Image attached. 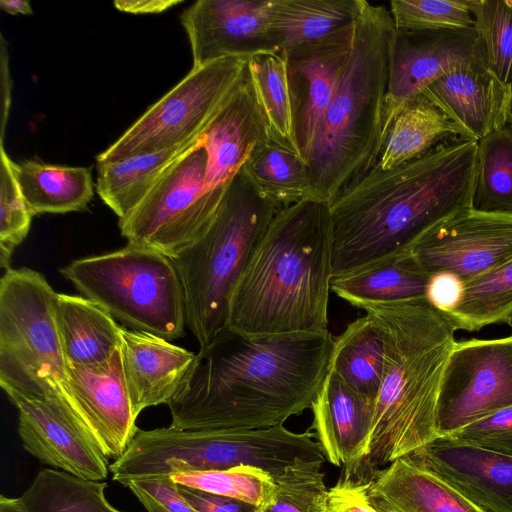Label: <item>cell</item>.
<instances>
[{
	"instance_id": "obj_1",
	"label": "cell",
	"mask_w": 512,
	"mask_h": 512,
	"mask_svg": "<svg viewBox=\"0 0 512 512\" xmlns=\"http://www.w3.org/2000/svg\"><path fill=\"white\" fill-rule=\"evenodd\" d=\"M330 331L249 335L227 328L200 347L168 402L181 430L266 428L311 408L327 375Z\"/></svg>"
},
{
	"instance_id": "obj_2",
	"label": "cell",
	"mask_w": 512,
	"mask_h": 512,
	"mask_svg": "<svg viewBox=\"0 0 512 512\" xmlns=\"http://www.w3.org/2000/svg\"><path fill=\"white\" fill-rule=\"evenodd\" d=\"M478 141L460 138L390 170L375 165L330 203L333 277L409 251L472 207Z\"/></svg>"
},
{
	"instance_id": "obj_3",
	"label": "cell",
	"mask_w": 512,
	"mask_h": 512,
	"mask_svg": "<svg viewBox=\"0 0 512 512\" xmlns=\"http://www.w3.org/2000/svg\"><path fill=\"white\" fill-rule=\"evenodd\" d=\"M363 310L383 333L384 371L366 444L343 476L368 482L384 466L439 437V393L457 329L427 298Z\"/></svg>"
},
{
	"instance_id": "obj_4",
	"label": "cell",
	"mask_w": 512,
	"mask_h": 512,
	"mask_svg": "<svg viewBox=\"0 0 512 512\" xmlns=\"http://www.w3.org/2000/svg\"><path fill=\"white\" fill-rule=\"evenodd\" d=\"M332 279L330 203L281 208L236 286L228 328L249 335L327 330Z\"/></svg>"
},
{
	"instance_id": "obj_5",
	"label": "cell",
	"mask_w": 512,
	"mask_h": 512,
	"mask_svg": "<svg viewBox=\"0 0 512 512\" xmlns=\"http://www.w3.org/2000/svg\"><path fill=\"white\" fill-rule=\"evenodd\" d=\"M395 29L384 5L362 0L352 51L307 162L317 201L331 203L379 160Z\"/></svg>"
},
{
	"instance_id": "obj_6",
	"label": "cell",
	"mask_w": 512,
	"mask_h": 512,
	"mask_svg": "<svg viewBox=\"0 0 512 512\" xmlns=\"http://www.w3.org/2000/svg\"><path fill=\"white\" fill-rule=\"evenodd\" d=\"M279 209L242 167L206 233L171 258L183 288L186 326L200 347L228 328L236 286Z\"/></svg>"
},
{
	"instance_id": "obj_7",
	"label": "cell",
	"mask_w": 512,
	"mask_h": 512,
	"mask_svg": "<svg viewBox=\"0 0 512 512\" xmlns=\"http://www.w3.org/2000/svg\"><path fill=\"white\" fill-rule=\"evenodd\" d=\"M314 437L310 431L292 432L283 424L256 429H139L124 454L110 464L109 471L122 485L143 476L242 465L275 477L299 461H325L321 444Z\"/></svg>"
},
{
	"instance_id": "obj_8",
	"label": "cell",
	"mask_w": 512,
	"mask_h": 512,
	"mask_svg": "<svg viewBox=\"0 0 512 512\" xmlns=\"http://www.w3.org/2000/svg\"><path fill=\"white\" fill-rule=\"evenodd\" d=\"M82 295L133 330L175 340L185 335L184 293L167 255L127 243L60 269Z\"/></svg>"
},
{
	"instance_id": "obj_9",
	"label": "cell",
	"mask_w": 512,
	"mask_h": 512,
	"mask_svg": "<svg viewBox=\"0 0 512 512\" xmlns=\"http://www.w3.org/2000/svg\"><path fill=\"white\" fill-rule=\"evenodd\" d=\"M58 295L42 273L27 267H10L1 277L0 386L8 398L60 400L67 405Z\"/></svg>"
},
{
	"instance_id": "obj_10",
	"label": "cell",
	"mask_w": 512,
	"mask_h": 512,
	"mask_svg": "<svg viewBox=\"0 0 512 512\" xmlns=\"http://www.w3.org/2000/svg\"><path fill=\"white\" fill-rule=\"evenodd\" d=\"M250 57H225L192 68L101 152L96 157L97 163L119 161L197 141L246 78Z\"/></svg>"
},
{
	"instance_id": "obj_11",
	"label": "cell",
	"mask_w": 512,
	"mask_h": 512,
	"mask_svg": "<svg viewBox=\"0 0 512 512\" xmlns=\"http://www.w3.org/2000/svg\"><path fill=\"white\" fill-rule=\"evenodd\" d=\"M207 152L197 143L176 159L118 226L127 243L170 258L202 237L224 196L206 189Z\"/></svg>"
},
{
	"instance_id": "obj_12",
	"label": "cell",
	"mask_w": 512,
	"mask_h": 512,
	"mask_svg": "<svg viewBox=\"0 0 512 512\" xmlns=\"http://www.w3.org/2000/svg\"><path fill=\"white\" fill-rule=\"evenodd\" d=\"M512 406V334L456 341L438 400L439 437Z\"/></svg>"
},
{
	"instance_id": "obj_13",
	"label": "cell",
	"mask_w": 512,
	"mask_h": 512,
	"mask_svg": "<svg viewBox=\"0 0 512 512\" xmlns=\"http://www.w3.org/2000/svg\"><path fill=\"white\" fill-rule=\"evenodd\" d=\"M487 64L475 28L415 31L395 29L390 51L382 139L398 113L437 79L473 64Z\"/></svg>"
},
{
	"instance_id": "obj_14",
	"label": "cell",
	"mask_w": 512,
	"mask_h": 512,
	"mask_svg": "<svg viewBox=\"0 0 512 512\" xmlns=\"http://www.w3.org/2000/svg\"><path fill=\"white\" fill-rule=\"evenodd\" d=\"M409 251L431 276L448 272L466 282L512 259V214L464 208L428 229Z\"/></svg>"
},
{
	"instance_id": "obj_15",
	"label": "cell",
	"mask_w": 512,
	"mask_h": 512,
	"mask_svg": "<svg viewBox=\"0 0 512 512\" xmlns=\"http://www.w3.org/2000/svg\"><path fill=\"white\" fill-rule=\"evenodd\" d=\"M65 398L92 443L117 460L139 430L130 402L120 348L105 363L67 364Z\"/></svg>"
},
{
	"instance_id": "obj_16",
	"label": "cell",
	"mask_w": 512,
	"mask_h": 512,
	"mask_svg": "<svg viewBox=\"0 0 512 512\" xmlns=\"http://www.w3.org/2000/svg\"><path fill=\"white\" fill-rule=\"evenodd\" d=\"M271 0H198L180 15L192 68L225 57L278 52L270 35Z\"/></svg>"
},
{
	"instance_id": "obj_17",
	"label": "cell",
	"mask_w": 512,
	"mask_h": 512,
	"mask_svg": "<svg viewBox=\"0 0 512 512\" xmlns=\"http://www.w3.org/2000/svg\"><path fill=\"white\" fill-rule=\"evenodd\" d=\"M355 28L356 21L319 41L285 51L295 132L306 164L352 51Z\"/></svg>"
},
{
	"instance_id": "obj_18",
	"label": "cell",
	"mask_w": 512,
	"mask_h": 512,
	"mask_svg": "<svg viewBox=\"0 0 512 512\" xmlns=\"http://www.w3.org/2000/svg\"><path fill=\"white\" fill-rule=\"evenodd\" d=\"M8 399L18 409V433L29 454L80 478H107L109 459L92 443L63 401L19 396Z\"/></svg>"
},
{
	"instance_id": "obj_19",
	"label": "cell",
	"mask_w": 512,
	"mask_h": 512,
	"mask_svg": "<svg viewBox=\"0 0 512 512\" xmlns=\"http://www.w3.org/2000/svg\"><path fill=\"white\" fill-rule=\"evenodd\" d=\"M486 512H512V457L440 436L410 454Z\"/></svg>"
},
{
	"instance_id": "obj_20",
	"label": "cell",
	"mask_w": 512,
	"mask_h": 512,
	"mask_svg": "<svg viewBox=\"0 0 512 512\" xmlns=\"http://www.w3.org/2000/svg\"><path fill=\"white\" fill-rule=\"evenodd\" d=\"M468 138L479 141L506 127L512 101V85L502 82L487 64L455 70L430 84L421 93Z\"/></svg>"
},
{
	"instance_id": "obj_21",
	"label": "cell",
	"mask_w": 512,
	"mask_h": 512,
	"mask_svg": "<svg viewBox=\"0 0 512 512\" xmlns=\"http://www.w3.org/2000/svg\"><path fill=\"white\" fill-rule=\"evenodd\" d=\"M269 140L247 73L199 137L207 152V191L225 196L250 152Z\"/></svg>"
},
{
	"instance_id": "obj_22",
	"label": "cell",
	"mask_w": 512,
	"mask_h": 512,
	"mask_svg": "<svg viewBox=\"0 0 512 512\" xmlns=\"http://www.w3.org/2000/svg\"><path fill=\"white\" fill-rule=\"evenodd\" d=\"M120 352L134 414L168 404L190 373L196 353L162 337L121 326Z\"/></svg>"
},
{
	"instance_id": "obj_23",
	"label": "cell",
	"mask_w": 512,
	"mask_h": 512,
	"mask_svg": "<svg viewBox=\"0 0 512 512\" xmlns=\"http://www.w3.org/2000/svg\"><path fill=\"white\" fill-rule=\"evenodd\" d=\"M311 409V429L315 431L325 458L344 469L352 466L366 444L374 401L357 393L328 370Z\"/></svg>"
},
{
	"instance_id": "obj_24",
	"label": "cell",
	"mask_w": 512,
	"mask_h": 512,
	"mask_svg": "<svg viewBox=\"0 0 512 512\" xmlns=\"http://www.w3.org/2000/svg\"><path fill=\"white\" fill-rule=\"evenodd\" d=\"M367 492L381 512H486L407 456L376 473Z\"/></svg>"
},
{
	"instance_id": "obj_25",
	"label": "cell",
	"mask_w": 512,
	"mask_h": 512,
	"mask_svg": "<svg viewBox=\"0 0 512 512\" xmlns=\"http://www.w3.org/2000/svg\"><path fill=\"white\" fill-rule=\"evenodd\" d=\"M431 275L410 251L333 277L331 291L359 309L374 303L426 298Z\"/></svg>"
},
{
	"instance_id": "obj_26",
	"label": "cell",
	"mask_w": 512,
	"mask_h": 512,
	"mask_svg": "<svg viewBox=\"0 0 512 512\" xmlns=\"http://www.w3.org/2000/svg\"><path fill=\"white\" fill-rule=\"evenodd\" d=\"M57 321L67 364L99 365L120 348L121 326L105 308L84 296L59 293Z\"/></svg>"
},
{
	"instance_id": "obj_27",
	"label": "cell",
	"mask_w": 512,
	"mask_h": 512,
	"mask_svg": "<svg viewBox=\"0 0 512 512\" xmlns=\"http://www.w3.org/2000/svg\"><path fill=\"white\" fill-rule=\"evenodd\" d=\"M362 0H271L270 35L278 52L319 41L351 24Z\"/></svg>"
},
{
	"instance_id": "obj_28",
	"label": "cell",
	"mask_w": 512,
	"mask_h": 512,
	"mask_svg": "<svg viewBox=\"0 0 512 512\" xmlns=\"http://www.w3.org/2000/svg\"><path fill=\"white\" fill-rule=\"evenodd\" d=\"M13 171L33 216L87 210L93 198L90 168L25 160L19 163L13 161Z\"/></svg>"
},
{
	"instance_id": "obj_29",
	"label": "cell",
	"mask_w": 512,
	"mask_h": 512,
	"mask_svg": "<svg viewBox=\"0 0 512 512\" xmlns=\"http://www.w3.org/2000/svg\"><path fill=\"white\" fill-rule=\"evenodd\" d=\"M450 136L468 138L460 126L420 95L395 117L376 165L384 171L396 168L425 155Z\"/></svg>"
},
{
	"instance_id": "obj_30",
	"label": "cell",
	"mask_w": 512,
	"mask_h": 512,
	"mask_svg": "<svg viewBox=\"0 0 512 512\" xmlns=\"http://www.w3.org/2000/svg\"><path fill=\"white\" fill-rule=\"evenodd\" d=\"M197 141L119 161L97 163L98 195L119 219H123L144 199L167 168Z\"/></svg>"
},
{
	"instance_id": "obj_31",
	"label": "cell",
	"mask_w": 512,
	"mask_h": 512,
	"mask_svg": "<svg viewBox=\"0 0 512 512\" xmlns=\"http://www.w3.org/2000/svg\"><path fill=\"white\" fill-rule=\"evenodd\" d=\"M385 362V340L375 320L365 314L334 337L328 370L353 390L374 401L381 385Z\"/></svg>"
},
{
	"instance_id": "obj_32",
	"label": "cell",
	"mask_w": 512,
	"mask_h": 512,
	"mask_svg": "<svg viewBox=\"0 0 512 512\" xmlns=\"http://www.w3.org/2000/svg\"><path fill=\"white\" fill-rule=\"evenodd\" d=\"M247 73L270 141L302 159L294 126L286 52H264L251 56Z\"/></svg>"
},
{
	"instance_id": "obj_33",
	"label": "cell",
	"mask_w": 512,
	"mask_h": 512,
	"mask_svg": "<svg viewBox=\"0 0 512 512\" xmlns=\"http://www.w3.org/2000/svg\"><path fill=\"white\" fill-rule=\"evenodd\" d=\"M243 168L256 190L280 209L316 200L308 165L270 140L250 152Z\"/></svg>"
},
{
	"instance_id": "obj_34",
	"label": "cell",
	"mask_w": 512,
	"mask_h": 512,
	"mask_svg": "<svg viewBox=\"0 0 512 512\" xmlns=\"http://www.w3.org/2000/svg\"><path fill=\"white\" fill-rule=\"evenodd\" d=\"M107 483L41 469L20 496L26 512H123L105 497Z\"/></svg>"
},
{
	"instance_id": "obj_35",
	"label": "cell",
	"mask_w": 512,
	"mask_h": 512,
	"mask_svg": "<svg viewBox=\"0 0 512 512\" xmlns=\"http://www.w3.org/2000/svg\"><path fill=\"white\" fill-rule=\"evenodd\" d=\"M463 283L459 304L444 313L457 330L473 332L512 317V259Z\"/></svg>"
},
{
	"instance_id": "obj_36",
	"label": "cell",
	"mask_w": 512,
	"mask_h": 512,
	"mask_svg": "<svg viewBox=\"0 0 512 512\" xmlns=\"http://www.w3.org/2000/svg\"><path fill=\"white\" fill-rule=\"evenodd\" d=\"M472 208L512 214V131H494L478 141Z\"/></svg>"
},
{
	"instance_id": "obj_37",
	"label": "cell",
	"mask_w": 512,
	"mask_h": 512,
	"mask_svg": "<svg viewBox=\"0 0 512 512\" xmlns=\"http://www.w3.org/2000/svg\"><path fill=\"white\" fill-rule=\"evenodd\" d=\"M180 485L205 492L236 498L265 507L272 499L275 481L271 474L253 466L226 470H209L170 475Z\"/></svg>"
},
{
	"instance_id": "obj_38",
	"label": "cell",
	"mask_w": 512,
	"mask_h": 512,
	"mask_svg": "<svg viewBox=\"0 0 512 512\" xmlns=\"http://www.w3.org/2000/svg\"><path fill=\"white\" fill-rule=\"evenodd\" d=\"M490 70L512 85V6L509 0H468Z\"/></svg>"
},
{
	"instance_id": "obj_39",
	"label": "cell",
	"mask_w": 512,
	"mask_h": 512,
	"mask_svg": "<svg viewBox=\"0 0 512 512\" xmlns=\"http://www.w3.org/2000/svg\"><path fill=\"white\" fill-rule=\"evenodd\" d=\"M321 462L299 461L273 477L271 501L259 512H320L327 492Z\"/></svg>"
},
{
	"instance_id": "obj_40",
	"label": "cell",
	"mask_w": 512,
	"mask_h": 512,
	"mask_svg": "<svg viewBox=\"0 0 512 512\" xmlns=\"http://www.w3.org/2000/svg\"><path fill=\"white\" fill-rule=\"evenodd\" d=\"M389 11L398 30H463L475 25L468 0H393Z\"/></svg>"
},
{
	"instance_id": "obj_41",
	"label": "cell",
	"mask_w": 512,
	"mask_h": 512,
	"mask_svg": "<svg viewBox=\"0 0 512 512\" xmlns=\"http://www.w3.org/2000/svg\"><path fill=\"white\" fill-rule=\"evenodd\" d=\"M0 266L10 268L11 255L26 238L33 215L29 211L13 171L4 142L0 147Z\"/></svg>"
},
{
	"instance_id": "obj_42",
	"label": "cell",
	"mask_w": 512,
	"mask_h": 512,
	"mask_svg": "<svg viewBox=\"0 0 512 512\" xmlns=\"http://www.w3.org/2000/svg\"><path fill=\"white\" fill-rule=\"evenodd\" d=\"M446 436L512 457V406L470 423Z\"/></svg>"
},
{
	"instance_id": "obj_43",
	"label": "cell",
	"mask_w": 512,
	"mask_h": 512,
	"mask_svg": "<svg viewBox=\"0 0 512 512\" xmlns=\"http://www.w3.org/2000/svg\"><path fill=\"white\" fill-rule=\"evenodd\" d=\"M126 486L147 512H198L181 495L178 484L167 474L138 477Z\"/></svg>"
},
{
	"instance_id": "obj_44",
	"label": "cell",
	"mask_w": 512,
	"mask_h": 512,
	"mask_svg": "<svg viewBox=\"0 0 512 512\" xmlns=\"http://www.w3.org/2000/svg\"><path fill=\"white\" fill-rule=\"evenodd\" d=\"M368 482L342 478L325 494L320 512H381L371 502Z\"/></svg>"
},
{
	"instance_id": "obj_45",
	"label": "cell",
	"mask_w": 512,
	"mask_h": 512,
	"mask_svg": "<svg viewBox=\"0 0 512 512\" xmlns=\"http://www.w3.org/2000/svg\"><path fill=\"white\" fill-rule=\"evenodd\" d=\"M185 500L198 512H259L251 503L178 484Z\"/></svg>"
},
{
	"instance_id": "obj_46",
	"label": "cell",
	"mask_w": 512,
	"mask_h": 512,
	"mask_svg": "<svg viewBox=\"0 0 512 512\" xmlns=\"http://www.w3.org/2000/svg\"><path fill=\"white\" fill-rule=\"evenodd\" d=\"M463 281L448 272L433 274L430 278L426 298L439 311L449 313L459 304L463 294Z\"/></svg>"
},
{
	"instance_id": "obj_47",
	"label": "cell",
	"mask_w": 512,
	"mask_h": 512,
	"mask_svg": "<svg viewBox=\"0 0 512 512\" xmlns=\"http://www.w3.org/2000/svg\"><path fill=\"white\" fill-rule=\"evenodd\" d=\"M182 3V0H116V9L133 14L160 13L175 5Z\"/></svg>"
},
{
	"instance_id": "obj_48",
	"label": "cell",
	"mask_w": 512,
	"mask_h": 512,
	"mask_svg": "<svg viewBox=\"0 0 512 512\" xmlns=\"http://www.w3.org/2000/svg\"><path fill=\"white\" fill-rule=\"evenodd\" d=\"M0 8L11 15L33 13L31 4L27 0H1Z\"/></svg>"
},
{
	"instance_id": "obj_49",
	"label": "cell",
	"mask_w": 512,
	"mask_h": 512,
	"mask_svg": "<svg viewBox=\"0 0 512 512\" xmlns=\"http://www.w3.org/2000/svg\"><path fill=\"white\" fill-rule=\"evenodd\" d=\"M0 512H26L20 497L9 498L0 495Z\"/></svg>"
},
{
	"instance_id": "obj_50",
	"label": "cell",
	"mask_w": 512,
	"mask_h": 512,
	"mask_svg": "<svg viewBox=\"0 0 512 512\" xmlns=\"http://www.w3.org/2000/svg\"><path fill=\"white\" fill-rule=\"evenodd\" d=\"M508 122L510 123V129L512 131V101H511V106H510V111H509V119H508Z\"/></svg>"
},
{
	"instance_id": "obj_51",
	"label": "cell",
	"mask_w": 512,
	"mask_h": 512,
	"mask_svg": "<svg viewBox=\"0 0 512 512\" xmlns=\"http://www.w3.org/2000/svg\"><path fill=\"white\" fill-rule=\"evenodd\" d=\"M512 330V317L506 323Z\"/></svg>"
},
{
	"instance_id": "obj_52",
	"label": "cell",
	"mask_w": 512,
	"mask_h": 512,
	"mask_svg": "<svg viewBox=\"0 0 512 512\" xmlns=\"http://www.w3.org/2000/svg\"><path fill=\"white\" fill-rule=\"evenodd\" d=\"M510 5L512 6V0H509Z\"/></svg>"
}]
</instances>
